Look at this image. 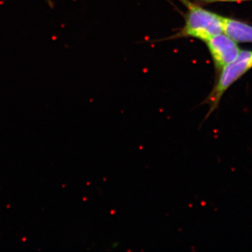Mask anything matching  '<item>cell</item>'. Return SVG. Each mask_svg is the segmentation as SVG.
Wrapping results in <instances>:
<instances>
[{
	"instance_id": "8992f818",
	"label": "cell",
	"mask_w": 252,
	"mask_h": 252,
	"mask_svg": "<svg viewBox=\"0 0 252 252\" xmlns=\"http://www.w3.org/2000/svg\"><path fill=\"white\" fill-rule=\"evenodd\" d=\"M46 2L48 3V4L51 7H53V6H54V4H53L52 0H46Z\"/></svg>"
},
{
	"instance_id": "7a4b0ae2",
	"label": "cell",
	"mask_w": 252,
	"mask_h": 252,
	"mask_svg": "<svg viewBox=\"0 0 252 252\" xmlns=\"http://www.w3.org/2000/svg\"><path fill=\"white\" fill-rule=\"evenodd\" d=\"M252 69V51H240L237 59L233 62L223 67L220 71V74L215 85L210 94L207 95L201 104H207L210 107L208 112L200 124V127L204 122L209 119L216 109L219 108L220 99L226 91ZM199 127V128H200Z\"/></svg>"
},
{
	"instance_id": "3957f363",
	"label": "cell",
	"mask_w": 252,
	"mask_h": 252,
	"mask_svg": "<svg viewBox=\"0 0 252 252\" xmlns=\"http://www.w3.org/2000/svg\"><path fill=\"white\" fill-rule=\"evenodd\" d=\"M205 43L211 54L215 68L220 72L225 66L233 62L241 51L236 41L230 39L224 33L212 36Z\"/></svg>"
},
{
	"instance_id": "5b68a950",
	"label": "cell",
	"mask_w": 252,
	"mask_h": 252,
	"mask_svg": "<svg viewBox=\"0 0 252 252\" xmlns=\"http://www.w3.org/2000/svg\"><path fill=\"white\" fill-rule=\"evenodd\" d=\"M200 3L203 4H210V3L215 2H235L240 3L243 1H252V0H198Z\"/></svg>"
},
{
	"instance_id": "277c9868",
	"label": "cell",
	"mask_w": 252,
	"mask_h": 252,
	"mask_svg": "<svg viewBox=\"0 0 252 252\" xmlns=\"http://www.w3.org/2000/svg\"><path fill=\"white\" fill-rule=\"evenodd\" d=\"M223 33L236 42L252 43V26L243 21L221 16Z\"/></svg>"
},
{
	"instance_id": "6da1fadb",
	"label": "cell",
	"mask_w": 252,
	"mask_h": 252,
	"mask_svg": "<svg viewBox=\"0 0 252 252\" xmlns=\"http://www.w3.org/2000/svg\"><path fill=\"white\" fill-rule=\"evenodd\" d=\"M180 1L187 9L185 26L170 39L191 37L205 42L212 36L223 33L220 15L205 9L189 0Z\"/></svg>"
}]
</instances>
